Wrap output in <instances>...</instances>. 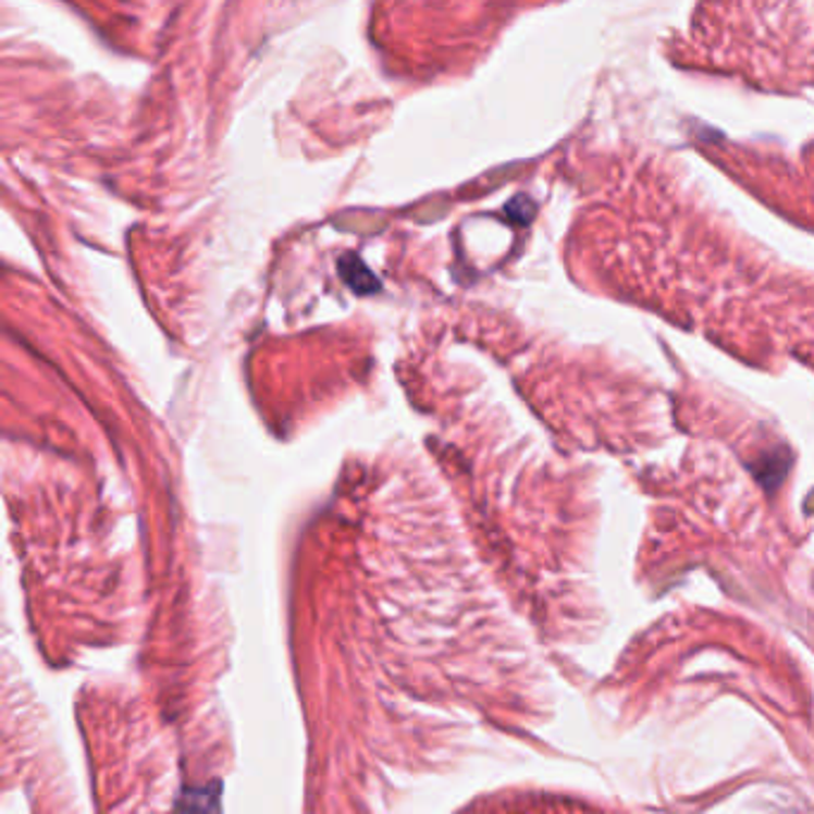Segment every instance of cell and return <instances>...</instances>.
<instances>
[{
    "label": "cell",
    "instance_id": "obj_1",
    "mask_svg": "<svg viewBox=\"0 0 814 814\" xmlns=\"http://www.w3.org/2000/svg\"><path fill=\"white\" fill-rule=\"evenodd\" d=\"M340 270H342L344 282H347L354 292L370 294V292L380 289V282L375 280V275L370 273V270L356 256H344L340 261Z\"/></svg>",
    "mask_w": 814,
    "mask_h": 814
}]
</instances>
